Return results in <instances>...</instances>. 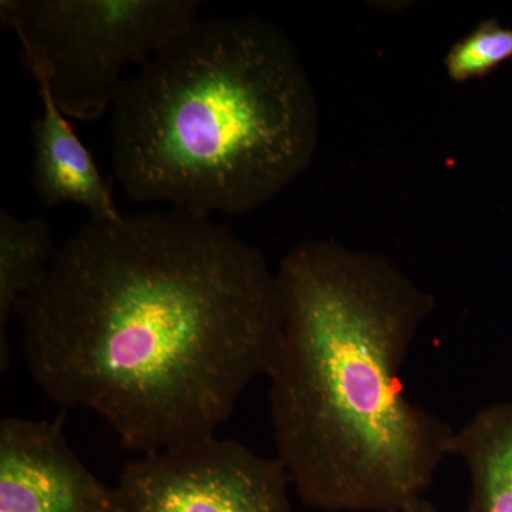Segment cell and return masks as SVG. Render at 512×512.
Wrapping results in <instances>:
<instances>
[{"label":"cell","mask_w":512,"mask_h":512,"mask_svg":"<svg viewBox=\"0 0 512 512\" xmlns=\"http://www.w3.org/2000/svg\"><path fill=\"white\" fill-rule=\"evenodd\" d=\"M16 316L37 387L146 454L215 436L268 375L284 303L258 248L212 217L168 208L90 218Z\"/></svg>","instance_id":"obj_1"},{"label":"cell","mask_w":512,"mask_h":512,"mask_svg":"<svg viewBox=\"0 0 512 512\" xmlns=\"http://www.w3.org/2000/svg\"><path fill=\"white\" fill-rule=\"evenodd\" d=\"M276 275L269 412L302 503L402 512L424 500L454 429L410 402L402 370L436 298L393 259L332 239L299 242Z\"/></svg>","instance_id":"obj_2"},{"label":"cell","mask_w":512,"mask_h":512,"mask_svg":"<svg viewBox=\"0 0 512 512\" xmlns=\"http://www.w3.org/2000/svg\"><path fill=\"white\" fill-rule=\"evenodd\" d=\"M114 177L134 202L241 217L291 187L319 144L298 47L259 16L197 18L121 84Z\"/></svg>","instance_id":"obj_3"},{"label":"cell","mask_w":512,"mask_h":512,"mask_svg":"<svg viewBox=\"0 0 512 512\" xmlns=\"http://www.w3.org/2000/svg\"><path fill=\"white\" fill-rule=\"evenodd\" d=\"M200 0H2L30 73L45 80L67 119L113 109L124 69L157 55L200 18Z\"/></svg>","instance_id":"obj_4"},{"label":"cell","mask_w":512,"mask_h":512,"mask_svg":"<svg viewBox=\"0 0 512 512\" xmlns=\"http://www.w3.org/2000/svg\"><path fill=\"white\" fill-rule=\"evenodd\" d=\"M289 484L278 458L210 436L130 461L114 488L119 512H292Z\"/></svg>","instance_id":"obj_5"},{"label":"cell","mask_w":512,"mask_h":512,"mask_svg":"<svg viewBox=\"0 0 512 512\" xmlns=\"http://www.w3.org/2000/svg\"><path fill=\"white\" fill-rule=\"evenodd\" d=\"M0 512H119L107 487L73 453L62 420L0 421Z\"/></svg>","instance_id":"obj_6"},{"label":"cell","mask_w":512,"mask_h":512,"mask_svg":"<svg viewBox=\"0 0 512 512\" xmlns=\"http://www.w3.org/2000/svg\"><path fill=\"white\" fill-rule=\"evenodd\" d=\"M35 80L42 103V113L32 124V184L37 200L47 208L79 205L89 211L92 220L121 217L111 184L57 107L45 80Z\"/></svg>","instance_id":"obj_7"},{"label":"cell","mask_w":512,"mask_h":512,"mask_svg":"<svg viewBox=\"0 0 512 512\" xmlns=\"http://www.w3.org/2000/svg\"><path fill=\"white\" fill-rule=\"evenodd\" d=\"M447 456L468 468V512H512V402L484 407L454 430Z\"/></svg>","instance_id":"obj_8"},{"label":"cell","mask_w":512,"mask_h":512,"mask_svg":"<svg viewBox=\"0 0 512 512\" xmlns=\"http://www.w3.org/2000/svg\"><path fill=\"white\" fill-rule=\"evenodd\" d=\"M59 251L43 217L18 218L0 211V370L10 363L9 325L19 302L46 275Z\"/></svg>","instance_id":"obj_9"},{"label":"cell","mask_w":512,"mask_h":512,"mask_svg":"<svg viewBox=\"0 0 512 512\" xmlns=\"http://www.w3.org/2000/svg\"><path fill=\"white\" fill-rule=\"evenodd\" d=\"M512 59V28L485 19L450 47L444 59L448 77L466 83L488 76Z\"/></svg>","instance_id":"obj_10"},{"label":"cell","mask_w":512,"mask_h":512,"mask_svg":"<svg viewBox=\"0 0 512 512\" xmlns=\"http://www.w3.org/2000/svg\"><path fill=\"white\" fill-rule=\"evenodd\" d=\"M402 512H441L434 507L433 504L429 503L427 500H421L419 503L412 505V507L407 508Z\"/></svg>","instance_id":"obj_11"}]
</instances>
